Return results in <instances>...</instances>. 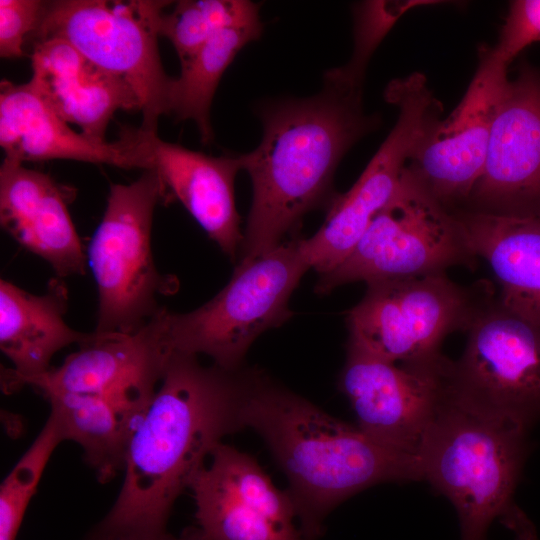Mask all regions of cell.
Returning <instances> with one entry per match:
<instances>
[{"label":"cell","mask_w":540,"mask_h":540,"mask_svg":"<svg viewBox=\"0 0 540 540\" xmlns=\"http://www.w3.org/2000/svg\"><path fill=\"white\" fill-rule=\"evenodd\" d=\"M152 168L160 176L168 200H178L232 261L244 235L234 196L242 170L241 155L212 156L182 145L151 138Z\"/></svg>","instance_id":"obj_20"},{"label":"cell","mask_w":540,"mask_h":540,"mask_svg":"<svg viewBox=\"0 0 540 540\" xmlns=\"http://www.w3.org/2000/svg\"><path fill=\"white\" fill-rule=\"evenodd\" d=\"M166 200L155 169L132 183L110 186L86 253L98 291L94 331L136 333L161 310L158 298L177 291V279L158 271L151 249L154 210Z\"/></svg>","instance_id":"obj_6"},{"label":"cell","mask_w":540,"mask_h":540,"mask_svg":"<svg viewBox=\"0 0 540 540\" xmlns=\"http://www.w3.org/2000/svg\"><path fill=\"white\" fill-rule=\"evenodd\" d=\"M460 210L540 218V76L530 69L504 89L483 172Z\"/></svg>","instance_id":"obj_15"},{"label":"cell","mask_w":540,"mask_h":540,"mask_svg":"<svg viewBox=\"0 0 540 540\" xmlns=\"http://www.w3.org/2000/svg\"><path fill=\"white\" fill-rule=\"evenodd\" d=\"M261 118L259 145L241 154L253 198L240 260L283 243L308 212L329 208L341 159L379 123L364 114L361 89L326 80L318 94L270 104Z\"/></svg>","instance_id":"obj_2"},{"label":"cell","mask_w":540,"mask_h":540,"mask_svg":"<svg viewBox=\"0 0 540 540\" xmlns=\"http://www.w3.org/2000/svg\"><path fill=\"white\" fill-rule=\"evenodd\" d=\"M421 2V1H420ZM419 2L367 1L355 6V42L353 55L343 67L326 71L324 79L361 89L370 56L396 19Z\"/></svg>","instance_id":"obj_27"},{"label":"cell","mask_w":540,"mask_h":540,"mask_svg":"<svg viewBox=\"0 0 540 540\" xmlns=\"http://www.w3.org/2000/svg\"><path fill=\"white\" fill-rule=\"evenodd\" d=\"M163 0H57L46 2L34 41L60 38L124 80L141 104L140 129L156 134L169 114L173 78L161 63L158 36Z\"/></svg>","instance_id":"obj_7"},{"label":"cell","mask_w":540,"mask_h":540,"mask_svg":"<svg viewBox=\"0 0 540 540\" xmlns=\"http://www.w3.org/2000/svg\"><path fill=\"white\" fill-rule=\"evenodd\" d=\"M248 370L204 366L196 355L172 352L131 435L120 492L87 536L155 540L169 533L177 498L213 448L244 429Z\"/></svg>","instance_id":"obj_1"},{"label":"cell","mask_w":540,"mask_h":540,"mask_svg":"<svg viewBox=\"0 0 540 540\" xmlns=\"http://www.w3.org/2000/svg\"><path fill=\"white\" fill-rule=\"evenodd\" d=\"M466 333L461 357L451 361L450 394L485 416L528 427L540 416V323L490 292Z\"/></svg>","instance_id":"obj_10"},{"label":"cell","mask_w":540,"mask_h":540,"mask_svg":"<svg viewBox=\"0 0 540 540\" xmlns=\"http://www.w3.org/2000/svg\"><path fill=\"white\" fill-rule=\"evenodd\" d=\"M242 423L263 439L288 481L306 540H318L329 513L384 482L422 479L419 459L372 439L250 368Z\"/></svg>","instance_id":"obj_3"},{"label":"cell","mask_w":540,"mask_h":540,"mask_svg":"<svg viewBox=\"0 0 540 540\" xmlns=\"http://www.w3.org/2000/svg\"><path fill=\"white\" fill-rule=\"evenodd\" d=\"M46 2L0 0V56L18 58L24 54L27 36L38 27Z\"/></svg>","instance_id":"obj_28"},{"label":"cell","mask_w":540,"mask_h":540,"mask_svg":"<svg viewBox=\"0 0 540 540\" xmlns=\"http://www.w3.org/2000/svg\"><path fill=\"white\" fill-rule=\"evenodd\" d=\"M193 540H306L287 490L254 457L217 444L191 481Z\"/></svg>","instance_id":"obj_13"},{"label":"cell","mask_w":540,"mask_h":540,"mask_svg":"<svg viewBox=\"0 0 540 540\" xmlns=\"http://www.w3.org/2000/svg\"><path fill=\"white\" fill-rule=\"evenodd\" d=\"M164 307L133 334L93 331L58 367L26 380L50 393L108 397L144 413L172 354L165 336Z\"/></svg>","instance_id":"obj_16"},{"label":"cell","mask_w":540,"mask_h":540,"mask_svg":"<svg viewBox=\"0 0 540 540\" xmlns=\"http://www.w3.org/2000/svg\"><path fill=\"white\" fill-rule=\"evenodd\" d=\"M479 58L462 101L436 124L407 166L453 212L463 208L483 172L492 125L509 81L508 65L492 48H482Z\"/></svg>","instance_id":"obj_14"},{"label":"cell","mask_w":540,"mask_h":540,"mask_svg":"<svg viewBox=\"0 0 540 540\" xmlns=\"http://www.w3.org/2000/svg\"><path fill=\"white\" fill-rule=\"evenodd\" d=\"M309 269L301 238L240 260L228 284L201 307L187 313L165 309L169 348L206 355L226 370L241 369L253 342L291 318L290 297Z\"/></svg>","instance_id":"obj_5"},{"label":"cell","mask_w":540,"mask_h":540,"mask_svg":"<svg viewBox=\"0 0 540 540\" xmlns=\"http://www.w3.org/2000/svg\"><path fill=\"white\" fill-rule=\"evenodd\" d=\"M262 32V21L226 28L180 63V75L172 82L169 115L178 121H194L203 143L210 142L213 137L210 109L225 70L239 51L258 40Z\"/></svg>","instance_id":"obj_24"},{"label":"cell","mask_w":540,"mask_h":540,"mask_svg":"<svg viewBox=\"0 0 540 540\" xmlns=\"http://www.w3.org/2000/svg\"><path fill=\"white\" fill-rule=\"evenodd\" d=\"M0 223L22 247L44 259L58 278L83 275L87 256L67 207V195L48 174L4 158Z\"/></svg>","instance_id":"obj_19"},{"label":"cell","mask_w":540,"mask_h":540,"mask_svg":"<svg viewBox=\"0 0 540 540\" xmlns=\"http://www.w3.org/2000/svg\"><path fill=\"white\" fill-rule=\"evenodd\" d=\"M43 397L64 440L82 448L100 482H109L124 470L130 438L142 413L100 395L50 393Z\"/></svg>","instance_id":"obj_23"},{"label":"cell","mask_w":540,"mask_h":540,"mask_svg":"<svg viewBox=\"0 0 540 540\" xmlns=\"http://www.w3.org/2000/svg\"><path fill=\"white\" fill-rule=\"evenodd\" d=\"M84 540H115V539H96L86 536ZM156 540H192L191 536L189 535L188 531L185 529L181 535L174 536L170 533H168L166 536L156 539Z\"/></svg>","instance_id":"obj_30"},{"label":"cell","mask_w":540,"mask_h":540,"mask_svg":"<svg viewBox=\"0 0 540 540\" xmlns=\"http://www.w3.org/2000/svg\"><path fill=\"white\" fill-rule=\"evenodd\" d=\"M470 248L455 212L449 210L405 168L389 203L375 216L349 256L321 274L319 294L356 281L367 284L473 268Z\"/></svg>","instance_id":"obj_8"},{"label":"cell","mask_w":540,"mask_h":540,"mask_svg":"<svg viewBox=\"0 0 540 540\" xmlns=\"http://www.w3.org/2000/svg\"><path fill=\"white\" fill-rule=\"evenodd\" d=\"M450 365L445 356L433 363L397 365L347 346L338 384L362 432L417 457L448 393Z\"/></svg>","instance_id":"obj_12"},{"label":"cell","mask_w":540,"mask_h":540,"mask_svg":"<svg viewBox=\"0 0 540 540\" xmlns=\"http://www.w3.org/2000/svg\"><path fill=\"white\" fill-rule=\"evenodd\" d=\"M65 441L49 415L42 430L0 486V540H15L24 514L56 447Z\"/></svg>","instance_id":"obj_26"},{"label":"cell","mask_w":540,"mask_h":540,"mask_svg":"<svg viewBox=\"0 0 540 540\" xmlns=\"http://www.w3.org/2000/svg\"><path fill=\"white\" fill-rule=\"evenodd\" d=\"M526 431L524 425L466 407L448 390L417 457L422 480L455 507L461 540H488L496 520L517 540H538L534 525L514 501Z\"/></svg>","instance_id":"obj_4"},{"label":"cell","mask_w":540,"mask_h":540,"mask_svg":"<svg viewBox=\"0 0 540 540\" xmlns=\"http://www.w3.org/2000/svg\"><path fill=\"white\" fill-rule=\"evenodd\" d=\"M260 5L248 0H182L161 15L159 34L174 47L180 63L220 31L260 22Z\"/></svg>","instance_id":"obj_25"},{"label":"cell","mask_w":540,"mask_h":540,"mask_svg":"<svg viewBox=\"0 0 540 540\" xmlns=\"http://www.w3.org/2000/svg\"><path fill=\"white\" fill-rule=\"evenodd\" d=\"M489 293L487 285L463 287L446 273L369 283L347 313V346L396 364L436 362L443 340L466 332Z\"/></svg>","instance_id":"obj_9"},{"label":"cell","mask_w":540,"mask_h":540,"mask_svg":"<svg viewBox=\"0 0 540 540\" xmlns=\"http://www.w3.org/2000/svg\"><path fill=\"white\" fill-rule=\"evenodd\" d=\"M455 213L474 255L490 266L499 300L540 323V218Z\"/></svg>","instance_id":"obj_22"},{"label":"cell","mask_w":540,"mask_h":540,"mask_svg":"<svg viewBox=\"0 0 540 540\" xmlns=\"http://www.w3.org/2000/svg\"><path fill=\"white\" fill-rule=\"evenodd\" d=\"M31 64L32 88L64 121L95 141H106L105 132L118 110L141 111L138 96L124 80L63 39L34 41Z\"/></svg>","instance_id":"obj_18"},{"label":"cell","mask_w":540,"mask_h":540,"mask_svg":"<svg viewBox=\"0 0 540 540\" xmlns=\"http://www.w3.org/2000/svg\"><path fill=\"white\" fill-rule=\"evenodd\" d=\"M540 41V0L510 3L498 43L493 51L507 65L525 47Z\"/></svg>","instance_id":"obj_29"},{"label":"cell","mask_w":540,"mask_h":540,"mask_svg":"<svg viewBox=\"0 0 540 540\" xmlns=\"http://www.w3.org/2000/svg\"><path fill=\"white\" fill-rule=\"evenodd\" d=\"M67 309L68 290L61 278L50 279L40 295L0 280V349L13 364L2 372L3 390L19 389L45 373L58 351L89 337L65 322Z\"/></svg>","instance_id":"obj_21"},{"label":"cell","mask_w":540,"mask_h":540,"mask_svg":"<svg viewBox=\"0 0 540 540\" xmlns=\"http://www.w3.org/2000/svg\"><path fill=\"white\" fill-rule=\"evenodd\" d=\"M153 135L129 127L115 141H95L73 130L29 82L0 83V145L5 158L21 163L67 159L144 171L152 168Z\"/></svg>","instance_id":"obj_17"},{"label":"cell","mask_w":540,"mask_h":540,"mask_svg":"<svg viewBox=\"0 0 540 540\" xmlns=\"http://www.w3.org/2000/svg\"><path fill=\"white\" fill-rule=\"evenodd\" d=\"M385 99L398 109L394 127L355 184L333 199L320 229L301 238L308 263L319 275L332 271L349 256L393 197L407 160L440 121L442 106L421 74L393 80Z\"/></svg>","instance_id":"obj_11"}]
</instances>
